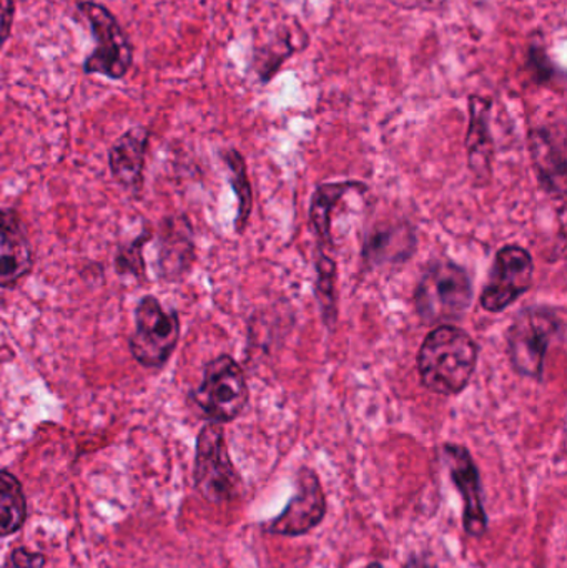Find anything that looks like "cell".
Instances as JSON below:
<instances>
[{
    "label": "cell",
    "mask_w": 567,
    "mask_h": 568,
    "mask_svg": "<svg viewBox=\"0 0 567 568\" xmlns=\"http://www.w3.org/2000/svg\"><path fill=\"white\" fill-rule=\"evenodd\" d=\"M479 347L466 331L452 324L435 327L423 341L418 373L423 386L442 396L463 393L478 364Z\"/></svg>",
    "instance_id": "6da1fadb"
},
{
    "label": "cell",
    "mask_w": 567,
    "mask_h": 568,
    "mask_svg": "<svg viewBox=\"0 0 567 568\" xmlns=\"http://www.w3.org/2000/svg\"><path fill=\"white\" fill-rule=\"evenodd\" d=\"M473 303L468 272L449 260L433 263L415 291L416 313L425 324H449L465 316Z\"/></svg>",
    "instance_id": "7a4b0ae2"
},
{
    "label": "cell",
    "mask_w": 567,
    "mask_h": 568,
    "mask_svg": "<svg viewBox=\"0 0 567 568\" xmlns=\"http://www.w3.org/2000/svg\"><path fill=\"white\" fill-rule=\"evenodd\" d=\"M563 331V320L553 307L533 306L519 311L508 331V354L516 373L541 381L546 354Z\"/></svg>",
    "instance_id": "3957f363"
},
{
    "label": "cell",
    "mask_w": 567,
    "mask_h": 568,
    "mask_svg": "<svg viewBox=\"0 0 567 568\" xmlns=\"http://www.w3.org/2000/svg\"><path fill=\"white\" fill-rule=\"evenodd\" d=\"M195 487L212 504H229L243 493V480L233 466L222 424L209 423L196 437Z\"/></svg>",
    "instance_id": "277c9868"
},
{
    "label": "cell",
    "mask_w": 567,
    "mask_h": 568,
    "mask_svg": "<svg viewBox=\"0 0 567 568\" xmlns=\"http://www.w3.org/2000/svg\"><path fill=\"white\" fill-rule=\"evenodd\" d=\"M250 393L245 373L233 357H215L203 369L193 400L212 423L226 424L245 410Z\"/></svg>",
    "instance_id": "5b68a950"
},
{
    "label": "cell",
    "mask_w": 567,
    "mask_h": 568,
    "mask_svg": "<svg viewBox=\"0 0 567 568\" xmlns=\"http://www.w3.org/2000/svg\"><path fill=\"white\" fill-rule=\"evenodd\" d=\"M179 339V313L166 311L155 296H143L136 304L135 333L130 337V351L136 363L143 367H162Z\"/></svg>",
    "instance_id": "8992f818"
},
{
    "label": "cell",
    "mask_w": 567,
    "mask_h": 568,
    "mask_svg": "<svg viewBox=\"0 0 567 568\" xmlns=\"http://www.w3.org/2000/svg\"><path fill=\"white\" fill-rule=\"evenodd\" d=\"M328 510L326 494L316 470L300 467L295 477V494L285 509L263 524V532L279 537H302L322 526Z\"/></svg>",
    "instance_id": "52a82bcc"
},
{
    "label": "cell",
    "mask_w": 567,
    "mask_h": 568,
    "mask_svg": "<svg viewBox=\"0 0 567 568\" xmlns=\"http://www.w3.org/2000/svg\"><path fill=\"white\" fill-rule=\"evenodd\" d=\"M80 10L95 33L97 47L85 60L87 73L122 79L132 65V45L115 17L95 2L80 3Z\"/></svg>",
    "instance_id": "ba28073f"
},
{
    "label": "cell",
    "mask_w": 567,
    "mask_h": 568,
    "mask_svg": "<svg viewBox=\"0 0 567 568\" xmlns=\"http://www.w3.org/2000/svg\"><path fill=\"white\" fill-rule=\"evenodd\" d=\"M446 467L453 484L463 499V529L466 536L482 539L488 534L489 517L486 513L485 493L482 474L468 447L462 444L446 443L443 446Z\"/></svg>",
    "instance_id": "9c48e42d"
},
{
    "label": "cell",
    "mask_w": 567,
    "mask_h": 568,
    "mask_svg": "<svg viewBox=\"0 0 567 568\" xmlns=\"http://www.w3.org/2000/svg\"><path fill=\"white\" fill-rule=\"evenodd\" d=\"M533 278L535 262L525 248L508 245L499 250L482 293L483 310L502 313L531 287Z\"/></svg>",
    "instance_id": "30bf717a"
},
{
    "label": "cell",
    "mask_w": 567,
    "mask_h": 568,
    "mask_svg": "<svg viewBox=\"0 0 567 568\" xmlns=\"http://www.w3.org/2000/svg\"><path fill=\"white\" fill-rule=\"evenodd\" d=\"M32 250L19 213L0 209V287L13 290L32 272Z\"/></svg>",
    "instance_id": "8fae6325"
},
{
    "label": "cell",
    "mask_w": 567,
    "mask_h": 568,
    "mask_svg": "<svg viewBox=\"0 0 567 568\" xmlns=\"http://www.w3.org/2000/svg\"><path fill=\"white\" fill-rule=\"evenodd\" d=\"M156 268L163 280H180L195 260L192 226L186 219H169L160 229Z\"/></svg>",
    "instance_id": "7c38bea8"
},
{
    "label": "cell",
    "mask_w": 567,
    "mask_h": 568,
    "mask_svg": "<svg viewBox=\"0 0 567 568\" xmlns=\"http://www.w3.org/2000/svg\"><path fill=\"white\" fill-rule=\"evenodd\" d=\"M146 145H149V130L143 126H133L117 140L109 152V166L113 179L133 193L142 190Z\"/></svg>",
    "instance_id": "4fadbf2b"
},
{
    "label": "cell",
    "mask_w": 567,
    "mask_h": 568,
    "mask_svg": "<svg viewBox=\"0 0 567 568\" xmlns=\"http://www.w3.org/2000/svg\"><path fill=\"white\" fill-rule=\"evenodd\" d=\"M489 110L492 102L483 97L469 99V130L466 139L468 149L469 169L478 180L492 179L493 143L492 130H489Z\"/></svg>",
    "instance_id": "5bb4252c"
},
{
    "label": "cell",
    "mask_w": 567,
    "mask_h": 568,
    "mask_svg": "<svg viewBox=\"0 0 567 568\" xmlns=\"http://www.w3.org/2000/svg\"><path fill=\"white\" fill-rule=\"evenodd\" d=\"M416 248L415 230L409 225L378 230L365 245V260L373 265L406 262Z\"/></svg>",
    "instance_id": "9a60e30c"
},
{
    "label": "cell",
    "mask_w": 567,
    "mask_h": 568,
    "mask_svg": "<svg viewBox=\"0 0 567 568\" xmlns=\"http://www.w3.org/2000/svg\"><path fill=\"white\" fill-rule=\"evenodd\" d=\"M353 190L366 192V186L358 182L323 183L313 193L310 219L322 245H333L332 219L336 205Z\"/></svg>",
    "instance_id": "2e32d148"
},
{
    "label": "cell",
    "mask_w": 567,
    "mask_h": 568,
    "mask_svg": "<svg viewBox=\"0 0 567 568\" xmlns=\"http://www.w3.org/2000/svg\"><path fill=\"white\" fill-rule=\"evenodd\" d=\"M531 152L538 170L539 182L553 193H565L566 163L561 150L556 149L548 130L531 133Z\"/></svg>",
    "instance_id": "e0dca14e"
},
{
    "label": "cell",
    "mask_w": 567,
    "mask_h": 568,
    "mask_svg": "<svg viewBox=\"0 0 567 568\" xmlns=\"http://www.w3.org/2000/svg\"><path fill=\"white\" fill-rule=\"evenodd\" d=\"M27 520V499L22 484L13 474L0 470V537L19 532Z\"/></svg>",
    "instance_id": "ac0fdd59"
},
{
    "label": "cell",
    "mask_w": 567,
    "mask_h": 568,
    "mask_svg": "<svg viewBox=\"0 0 567 568\" xmlns=\"http://www.w3.org/2000/svg\"><path fill=\"white\" fill-rule=\"evenodd\" d=\"M225 162L230 170V182L239 200V215H236V232L243 233L249 225L250 213H252V186H250L249 173H246L245 160L236 150L225 153Z\"/></svg>",
    "instance_id": "d6986e66"
},
{
    "label": "cell",
    "mask_w": 567,
    "mask_h": 568,
    "mask_svg": "<svg viewBox=\"0 0 567 568\" xmlns=\"http://www.w3.org/2000/svg\"><path fill=\"white\" fill-rule=\"evenodd\" d=\"M336 265L328 256L320 253L316 260L315 293L322 310L323 321L326 326H333L338 317V303H336Z\"/></svg>",
    "instance_id": "ffe728a7"
},
{
    "label": "cell",
    "mask_w": 567,
    "mask_h": 568,
    "mask_svg": "<svg viewBox=\"0 0 567 568\" xmlns=\"http://www.w3.org/2000/svg\"><path fill=\"white\" fill-rule=\"evenodd\" d=\"M45 567V557L42 554L30 552V550L20 549L12 550L7 557L2 568H43Z\"/></svg>",
    "instance_id": "44dd1931"
},
{
    "label": "cell",
    "mask_w": 567,
    "mask_h": 568,
    "mask_svg": "<svg viewBox=\"0 0 567 568\" xmlns=\"http://www.w3.org/2000/svg\"><path fill=\"white\" fill-rule=\"evenodd\" d=\"M13 20V0H0V47L9 39Z\"/></svg>",
    "instance_id": "7402d4cb"
},
{
    "label": "cell",
    "mask_w": 567,
    "mask_h": 568,
    "mask_svg": "<svg viewBox=\"0 0 567 568\" xmlns=\"http://www.w3.org/2000/svg\"><path fill=\"white\" fill-rule=\"evenodd\" d=\"M403 568H432L428 566L425 559L422 557H412V559L406 560L405 566Z\"/></svg>",
    "instance_id": "603a6c76"
},
{
    "label": "cell",
    "mask_w": 567,
    "mask_h": 568,
    "mask_svg": "<svg viewBox=\"0 0 567 568\" xmlns=\"http://www.w3.org/2000/svg\"><path fill=\"white\" fill-rule=\"evenodd\" d=\"M362 568H385L382 562H372L368 564V566L362 567Z\"/></svg>",
    "instance_id": "cb8c5ba5"
}]
</instances>
